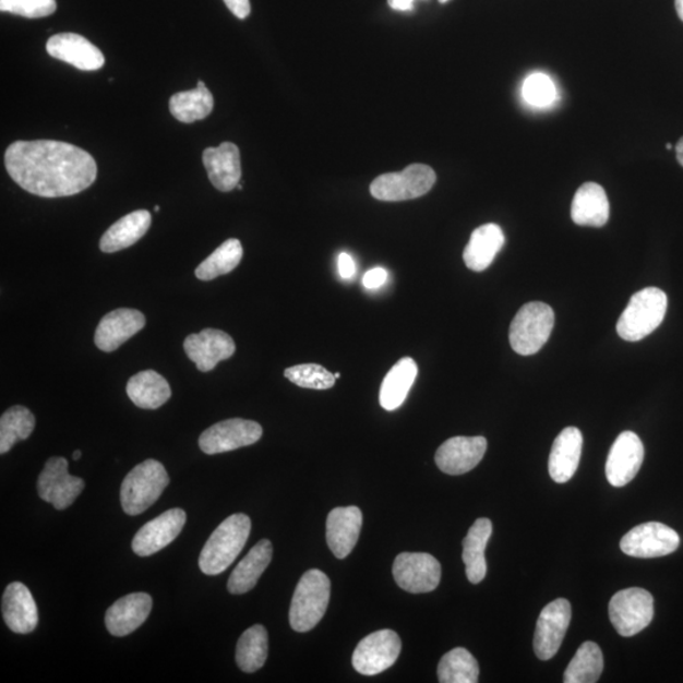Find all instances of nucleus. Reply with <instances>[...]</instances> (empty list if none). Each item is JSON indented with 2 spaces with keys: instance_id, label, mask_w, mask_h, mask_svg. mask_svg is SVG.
<instances>
[{
  "instance_id": "nucleus-4",
  "label": "nucleus",
  "mask_w": 683,
  "mask_h": 683,
  "mask_svg": "<svg viewBox=\"0 0 683 683\" xmlns=\"http://www.w3.org/2000/svg\"><path fill=\"white\" fill-rule=\"evenodd\" d=\"M331 599V582L321 570L305 572L297 586L290 606L289 621L293 631L305 633L320 623Z\"/></svg>"
},
{
  "instance_id": "nucleus-12",
  "label": "nucleus",
  "mask_w": 683,
  "mask_h": 683,
  "mask_svg": "<svg viewBox=\"0 0 683 683\" xmlns=\"http://www.w3.org/2000/svg\"><path fill=\"white\" fill-rule=\"evenodd\" d=\"M393 575L403 590L410 594H426L439 587L442 567L432 554L405 552L395 559Z\"/></svg>"
},
{
  "instance_id": "nucleus-2",
  "label": "nucleus",
  "mask_w": 683,
  "mask_h": 683,
  "mask_svg": "<svg viewBox=\"0 0 683 683\" xmlns=\"http://www.w3.org/2000/svg\"><path fill=\"white\" fill-rule=\"evenodd\" d=\"M251 534V519L245 514H233L213 531L208 542L205 543L201 558L200 567L203 574L217 576L225 572L243 547L249 541Z\"/></svg>"
},
{
  "instance_id": "nucleus-20",
  "label": "nucleus",
  "mask_w": 683,
  "mask_h": 683,
  "mask_svg": "<svg viewBox=\"0 0 683 683\" xmlns=\"http://www.w3.org/2000/svg\"><path fill=\"white\" fill-rule=\"evenodd\" d=\"M53 59L70 63L83 71H95L105 67V55L89 39L76 34H59L46 44Z\"/></svg>"
},
{
  "instance_id": "nucleus-25",
  "label": "nucleus",
  "mask_w": 683,
  "mask_h": 683,
  "mask_svg": "<svg viewBox=\"0 0 683 683\" xmlns=\"http://www.w3.org/2000/svg\"><path fill=\"white\" fill-rule=\"evenodd\" d=\"M583 444V433L576 427L563 429L555 439L548 460V470L554 482L566 483L574 478L582 458Z\"/></svg>"
},
{
  "instance_id": "nucleus-41",
  "label": "nucleus",
  "mask_w": 683,
  "mask_h": 683,
  "mask_svg": "<svg viewBox=\"0 0 683 683\" xmlns=\"http://www.w3.org/2000/svg\"><path fill=\"white\" fill-rule=\"evenodd\" d=\"M57 10V0H0V11L32 20L49 17Z\"/></svg>"
},
{
  "instance_id": "nucleus-44",
  "label": "nucleus",
  "mask_w": 683,
  "mask_h": 683,
  "mask_svg": "<svg viewBox=\"0 0 683 683\" xmlns=\"http://www.w3.org/2000/svg\"><path fill=\"white\" fill-rule=\"evenodd\" d=\"M338 269L342 279H352L356 274V265L354 259L349 256L348 253H340L338 257Z\"/></svg>"
},
{
  "instance_id": "nucleus-42",
  "label": "nucleus",
  "mask_w": 683,
  "mask_h": 683,
  "mask_svg": "<svg viewBox=\"0 0 683 683\" xmlns=\"http://www.w3.org/2000/svg\"><path fill=\"white\" fill-rule=\"evenodd\" d=\"M387 277L388 275L386 269L376 267L364 274L362 283L364 288L369 290H376L386 283Z\"/></svg>"
},
{
  "instance_id": "nucleus-29",
  "label": "nucleus",
  "mask_w": 683,
  "mask_h": 683,
  "mask_svg": "<svg viewBox=\"0 0 683 683\" xmlns=\"http://www.w3.org/2000/svg\"><path fill=\"white\" fill-rule=\"evenodd\" d=\"M151 220L153 218L148 211L142 209L127 214L103 235L99 243L101 252L113 253L131 248L147 233Z\"/></svg>"
},
{
  "instance_id": "nucleus-8",
  "label": "nucleus",
  "mask_w": 683,
  "mask_h": 683,
  "mask_svg": "<svg viewBox=\"0 0 683 683\" xmlns=\"http://www.w3.org/2000/svg\"><path fill=\"white\" fill-rule=\"evenodd\" d=\"M609 616L616 632L622 637L645 631L654 621L655 599L652 594L639 587L619 591L609 603Z\"/></svg>"
},
{
  "instance_id": "nucleus-43",
  "label": "nucleus",
  "mask_w": 683,
  "mask_h": 683,
  "mask_svg": "<svg viewBox=\"0 0 683 683\" xmlns=\"http://www.w3.org/2000/svg\"><path fill=\"white\" fill-rule=\"evenodd\" d=\"M225 3L230 12H232L237 19H248L251 13L250 0H225Z\"/></svg>"
},
{
  "instance_id": "nucleus-7",
  "label": "nucleus",
  "mask_w": 683,
  "mask_h": 683,
  "mask_svg": "<svg viewBox=\"0 0 683 683\" xmlns=\"http://www.w3.org/2000/svg\"><path fill=\"white\" fill-rule=\"evenodd\" d=\"M435 181L431 166L415 164L400 172L380 175L372 181L370 193L381 202L411 201L431 192Z\"/></svg>"
},
{
  "instance_id": "nucleus-30",
  "label": "nucleus",
  "mask_w": 683,
  "mask_h": 683,
  "mask_svg": "<svg viewBox=\"0 0 683 683\" xmlns=\"http://www.w3.org/2000/svg\"><path fill=\"white\" fill-rule=\"evenodd\" d=\"M127 395L141 409H158L171 398V387L160 373L147 370L136 373L127 384Z\"/></svg>"
},
{
  "instance_id": "nucleus-33",
  "label": "nucleus",
  "mask_w": 683,
  "mask_h": 683,
  "mask_svg": "<svg viewBox=\"0 0 683 683\" xmlns=\"http://www.w3.org/2000/svg\"><path fill=\"white\" fill-rule=\"evenodd\" d=\"M213 95L203 82L194 91L173 94L170 99V113L182 123L202 121L212 113Z\"/></svg>"
},
{
  "instance_id": "nucleus-19",
  "label": "nucleus",
  "mask_w": 683,
  "mask_h": 683,
  "mask_svg": "<svg viewBox=\"0 0 683 683\" xmlns=\"http://www.w3.org/2000/svg\"><path fill=\"white\" fill-rule=\"evenodd\" d=\"M146 317L136 309H116L103 316L95 331V346L103 352H113L124 342L145 328Z\"/></svg>"
},
{
  "instance_id": "nucleus-52",
  "label": "nucleus",
  "mask_w": 683,
  "mask_h": 683,
  "mask_svg": "<svg viewBox=\"0 0 683 683\" xmlns=\"http://www.w3.org/2000/svg\"><path fill=\"white\" fill-rule=\"evenodd\" d=\"M336 380L340 378L339 373H335Z\"/></svg>"
},
{
  "instance_id": "nucleus-47",
  "label": "nucleus",
  "mask_w": 683,
  "mask_h": 683,
  "mask_svg": "<svg viewBox=\"0 0 683 683\" xmlns=\"http://www.w3.org/2000/svg\"><path fill=\"white\" fill-rule=\"evenodd\" d=\"M676 11H678L679 17L683 22V0H676Z\"/></svg>"
},
{
  "instance_id": "nucleus-26",
  "label": "nucleus",
  "mask_w": 683,
  "mask_h": 683,
  "mask_svg": "<svg viewBox=\"0 0 683 683\" xmlns=\"http://www.w3.org/2000/svg\"><path fill=\"white\" fill-rule=\"evenodd\" d=\"M610 205L606 190L597 182H586L575 194L571 217L577 226L602 227L608 224Z\"/></svg>"
},
{
  "instance_id": "nucleus-45",
  "label": "nucleus",
  "mask_w": 683,
  "mask_h": 683,
  "mask_svg": "<svg viewBox=\"0 0 683 683\" xmlns=\"http://www.w3.org/2000/svg\"><path fill=\"white\" fill-rule=\"evenodd\" d=\"M388 5H391L392 10L399 12H411L415 10V0H387Z\"/></svg>"
},
{
  "instance_id": "nucleus-32",
  "label": "nucleus",
  "mask_w": 683,
  "mask_h": 683,
  "mask_svg": "<svg viewBox=\"0 0 683 683\" xmlns=\"http://www.w3.org/2000/svg\"><path fill=\"white\" fill-rule=\"evenodd\" d=\"M418 375V367L410 357L399 360L387 372L380 387V405L387 411L402 407Z\"/></svg>"
},
{
  "instance_id": "nucleus-15",
  "label": "nucleus",
  "mask_w": 683,
  "mask_h": 683,
  "mask_svg": "<svg viewBox=\"0 0 683 683\" xmlns=\"http://www.w3.org/2000/svg\"><path fill=\"white\" fill-rule=\"evenodd\" d=\"M645 459V446L634 432H623L615 440L607 460V479L611 487L623 488L640 470Z\"/></svg>"
},
{
  "instance_id": "nucleus-34",
  "label": "nucleus",
  "mask_w": 683,
  "mask_h": 683,
  "mask_svg": "<svg viewBox=\"0 0 683 683\" xmlns=\"http://www.w3.org/2000/svg\"><path fill=\"white\" fill-rule=\"evenodd\" d=\"M268 655V634L264 625L249 627L237 643L236 662L245 673L262 669Z\"/></svg>"
},
{
  "instance_id": "nucleus-14",
  "label": "nucleus",
  "mask_w": 683,
  "mask_h": 683,
  "mask_svg": "<svg viewBox=\"0 0 683 683\" xmlns=\"http://www.w3.org/2000/svg\"><path fill=\"white\" fill-rule=\"evenodd\" d=\"M571 603L558 599L548 603L538 618L535 633V652L542 661L558 655L571 622Z\"/></svg>"
},
{
  "instance_id": "nucleus-3",
  "label": "nucleus",
  "mask_w": 683,
  "mask_h": 683,
  "mask_svg": "<svg viewBox=\"0 0 683 683\" xmlns=\"http://www.w3.org/2000/svg\"><path fill=\"white\" fill-rule=\"evenodd\" d=\"M669 299L658 288H646L635 292L630 304L619 317L618 335L627 342H638L652 335L662 324Z\"/></svg>"
},
{
  "instance_id": "nucleus-9",
  "label": "nucleus",
  "mask_w": 683,
  "mask_h": 683,
  "mask_svg": "<svg viewBox=\"0 0 683 683\" xmlns=\"http://www.w3.org/2000/svg\"><path fill=\"white\" fill-rule=\"evenodd\" d=\"M400 654L402 639L398 633L391 630L379 631L359 643L354 652L352 664L363 676H376L391 669Z\"/></svg>"
},
{
  "instance_id": "nucleus-23",
  "label": "nucleus",
  "mask_w": 683,
  "mask_h": 683,
  "mask_svg": "<svg viewBox=\"0 0 683 683\" xmlns=\"http://www.w3.org/2000/svg\"><path fill=\"white\" fill-rule=\"evenodd\" d=\"M362 512L357 506L336 507L327 519V543L337 559L344 560L359 541Z\"/></svg>"
},
{
  "instance_id": "nucleus-27",
  "label": "nucleus",
  "mask_w": 683,
  "mask_h": 683,
  "mask_svg": "<svg viewBox=\"0 0 683 683\" xmlns=\"http://www.w3.org/2000/svg\"><path fill=\"white\" fill-rule=\"evenodd\" d=\"M504 244L505 236L498 225L488 224L476 228L464 251L466 266L476 273L484 272L494 262Z\"/></svg>"
},
{
  "instance_id": "nucleus-46",
  "label": "nucleus",
  "mask_w": 683,
  "mask_h": 683,
  "mask_svg": "<svg viewBox=\"0 0 683 683\" xmlns=\"http://www.w3.org/2000/svg\"><path fill=\"white\" fill-rule=\"evenodd\" d=\"M676 154L679 163L683 166V137L678 143Z\"/></svg>"
},
{
  "instance_id": "nucleus-31",
  "label": "nucleus",
  "mask_w": 683,
  "mask_h": 683,
  "mask_svg": "<svg viewBox=\"0 0 683 683\" xmlns=\"http://www.w3.org/2000/svg\"><path fill=\"white\" fill-rule=\"evenodd\" d=\"M492 535V523L488 518H480L472 524L464 539L463 560L466 566L468 582L478 585L488 574L484 551Z\"/></svg>"
},
{
  "instance_id": "nucleus-49",
  "label": "nucleus",
  "mask_w": 683,
  "mask_h": 683,
  "mask_svg": "<svg viewBox=\"0 0 683 683\" xmlns=\"http://www.w3.org/2000/svg\"><path fill=\"white\" fill-rule=\"evenodd\" d=\"M155 212H160V206L156 205L155 206Z\"/></svg>"
},
{
  "instance_id": "nucleus-13",
  "label": "nucleus",
  "mask_w": 683,
  "mask_h": 683,
  "mask_svg": "<svg viewBox=\"0 0 683 683\" xmlns=\"http://www.w3.org/2000/svg\"><path fill=\"white\" fill-rule=\"evenodd\" d=\"M262 427L248 419H227L212 426L201 435L200 447L206 455L225 454L252 446L261 440Z\"/></svg>"
},
{
  "instance_id": "nucleus-22",
  "label": "nucleus",
  "mask_w": 683,
  "mask_h": 683,
  "mask_svg": "<svg viewBox=\"0 0 683 683\" xmlns=\"http://www.w3.org/2000/svg\"><path fill=\"white\" fill-rule=\"evenodd\" d=\"M153 598L145 592L127 595L117 600L106 613V626L115 637H125L147 621Z\"/></svg>"
},
{
  "instance_id": "nucleus-35",
  "label": "nucleus",
  "mask_w": 683,
  "mask_h": 683,
  "mask_svg": "<svg viewBox=\"0 0 683 683\" xmlns=\"http://www.w3.org/2000/svg\"><path fill=\"white\" fill-rule=\"evenodd\" d=\"M35 427V416L22 405H15L3 412L0 418V454L5 455L15 443L27 440L34 433Z\"/></svg>"
},
{
  "instance_id": "nucleus-36",
  "label": "nucleus",
  "mask_w": 683,
  "mask_h": 683,
  "mask_svg": "<svg viewBox=\"0 0 683 683\" xmlns=\"http://www.w3.org/2000/svg\"><path fill=\"white\" fill-rule=\"evenodd\" d=\"M243 249L240 241L230 238L205 259L195 269V276L202 281L217 279L218 276L232 273L241 264Z\"/></svg>"
},
{
  "instance_id": "nucleus-5",
  "label": "nucleus",
  "mask_w": 683,
  "mask_h": 683,
  "mask_svg": "<svg viewBox=\"0 0 683 683\" xmlns=\"http://www.w3.org/2000/svg\"><path fill=\"white\" fill-rule=\"evenodd\" d=\"M169 475L161 463L147 459L125 476L121 487V504L131 516L145 513L169 487Z\"/></svg>"
},
{
  "instance_id": "nucleus-24",
  "label": "nucleus",
  "mask_w": 683,
  "mask_h": 683,
  "mask_svg": "<svg viewBox=\"0 0 683 683\" xmlns=\"http://www.w3.org/2000/svg\"><path fill=\"white\" fill-rule=\"evenodd\" d=\"M2 613L8 627L17 634L36 630L38 611L34 597L26 585L12 583L7 586L2 600Z\"/></svg>"
},
{
  "instance_id": "nucleus-10",
  "label": "nucleus",
  "mask_w": 683,
  "mask_h": 683,
  "mask_svg": "<svg viewBox=\"0 0 683 683\" xmlns=\"http://www.w3.org/2000/svg\"><path fill=\"white\" fill-rule=\"evenodd\" d=\"M68 459L52 457L47 460L38 476L37 491L39 498L50 503L55 510L63 511L73 505L85 488V482L68 471Z\"/></svg>"
},
{
  "instance_id": "nucleus-51",
  "label": "nucleus",
  "mask_w": 683,
  "mask_h": 683,
  "mask_svg": "<svg viewBox=\"0 0 683 683\" xmlns=\"http://www.w3.org/2000/svg\"><path fill=\"white\" fill-rule=\"evenodd\" d=\"M667 149H672V145L671 143H669V145L666 146Z\"/></svg>"
},
{
  "instance_id": "nucleus-40",
  "label": "nucleus",
  "mask_w": 683,
  "mask_h": 683,
  "mask_svg": "<svg viewBox=\"0 0 683 683\" xmlns=\"http://www.w3.org/2000/svg\"><path fill=\"white\" fill-rule=\"evenodd\" d=\"M523 98L531 107H550L559 98L558 86L543 73L531 74L524 81Z\"/></svg>"
},
{
  "instance_id": "nucleus-21",
  "label": "nucleus",
  "mask_w": 683,
  "mask_h": 683,
  "mask_svg": "<svg viewBox=\"0 0 683 683\" xmlns=\"http://www.w3.org/2000/svg\"><path fill=\"white\" fill-rule=\"evenodd\" d=\"M203 164L208 178L219 192H232L242 177L240 149L232 142L219 147H208L203 153Z\"/></svg>"
},
{
  "instance_id": "nucleus-39",
  "label": "nucleus",
  "mask_w": 683,
  "mask_h": 683,
  "mask_svg": "<svg viewBox=\"0 0 683 683\" xmlns=\"http://www.w3.org/2000/svg\"><path fill=\"white\" fill-rule=\"evenodd\" d=\"M284 375L290 383L313 391H327L336 384L335 375L316 363L297 364L286 369Z\"/></svg>"
},
{
  "instance_id": "nucleus-6",
  "label": "nucleus",
  "mask_w": 683,
  "mask_h": 683,
  "mask_svg": "<svg viewBox=\"0 0 683 683\" xmlns=\"http://www.w3.org/2000/svg\"><path fill=\"white\" fill-rule=\"evenodd\" d=\"M553 327V309L542 301H530L512 322L511 346L520 356L536 355L550 339Z\"/></svg>"
},
{
  "instance_id": "nucleus-11",
  "label": "nucleus",
  "mask_w": 683,
  "mask_h": 683,
  "mask_svg": "<svg viewBox=\"0 0 683 683\" xmlns=\"http://www.w3.org/2000/svg\"><path fill=\"white\" fill-rule=\"evenodd\" d=\"M680 536L676 530L662 523H645L634 527L623 537L622 551L631 558L656 559L679 550Z\"/></svg>"
},
{
  "instance_id": "nucleus-38",
  "label": "nucleus",
  "mask_w": 683,
  "mask_h": 683,
  "mask_svg": "<svg viewBox=\"0 0 683 683\" xmlns=\"http://www.w3.org/2000/svg\"><path fill=\"white\" fill-rule=\"evenodd\" d=\"M479 663L465 648H455L444 655L439 664L441 683H476L479 681Z\"/></svg>"
},
{
  "instance_id": "nucleus-28",
  "label": "nucleus",
  "mask_w": 683,
  "mask_h": 683,
  "mask_svg": "<svg viewBox=\"0 0 683 683\" xmlns=\"http://www.w3.org/2000/svg\"><path fill=\"white\" fill-rule=\"evenodd\" d=\"M273 560V544L262 539L230 574L228 591L233 595L249 592L259 583L260 577Z\"/></svg>"
},
{
  "instance_id": "nucleus-37",
  "label": "nucleus",
  "mask_w": 683,
  "mask_h": 683,
  "mask_svg": "<svg viewBox=\"0 0 683 683\" xmlns=\"http://www.w3.org/2000/svg\"><path fill=\"white\" fill-rule=\"evenodd\" d=\"M603 670V656L597 643L585 642L565 672V683L598 682Z\"/></svg>"
},
{
  "instance_id": "nucleus-48",
  "label": "nucleus",
  "mask_w": 683,
  "mask_h": 683,
  "mask_svg": "<svg viewBox=\"0 0 683 683\" xmlns=\"http://www.w3.org/2000/svg\"><path fill=\"white\" fill-rule=\"evenodd\" d=\"M82 458V452L81 451H75L74 455H73V459L77 460Z\"/></svg>"
},
{
  "instance_id": "nucleus-16",
  "label": "nucleus",
  "mask_w": 683,
  "mask_h": 683,
  "mask_svg": "<svg viewBox=\"0 0 683 683\" xmlns=\"http://www.w3.org/2000/svg\"><path fill=\"white\" fill-rule=\"evenodd\" d=\"M187 513L170 510L143 526L134 536L132 550L140 558H148L175 541L185 527Z\"/></svg>"
},
{
  "instance_id": "nucleus-17",
  "label": "nucleus",
  "mask_w": 683,
  "mask_h": 683,
  "mask_svg": "<svg viewBox=\"0 0 683 683\" xmlns=\"http://www.w3.org/2000/svg\"><path fill=\"white\" fill-rule=\"evenodd\" d=\"M487 450L484 436H454L436 451L435 464L444 474L464 475L481 463Z\"/></svg>"
},
{
  "instance_id": "nucleus-18",
  "label": "nucleus",
  "mask_w": 683,
  "mask_h": 683,
  "mask_svg": "<svg viewBox=\"0 0 683 683\" xmlns=\"http://www.w3.org/2000/svg\"><path fill=\"white\" fill-rule=\"evenodd\" d=\"M184 349L197 370L209 372L220 361L228 360L235 355L236 344L226 332L208 328L188 336L184 342Z\"/></svg>"
},
{
  "instance_id": "nucleus-50",
  "label": "nucleus",
  "mask_w": 683,
  "mask_h": 683,
  "mask_svg": "<svg viewBox=\"0 0 683 683\" xmlns=\"http://www.w3.org/2000/svg\"><path fill=\"white\" fill-rule=\"evenodd\" d=\"M447 2H450V0H440V3L442 4L447 3Z\"/></svg>"
},
{
  "instance_id": "nucleus-1",
  "label": "nucleus",
  "mask_w": 683,
  "mask_h": 683,
  "mask_svg": "<svg viewBox=\"0 0 683 683\" xmlns=\"http://www.w3.org/2000/svg\"><path fill=\"white\" fill-rule=\"evenodd\" d=\"M5 169L26 192L43 197L71 196L97 180L98 168L86 151L52 140L17 141L7 148Z\"/></svg>"
}]
</instances>
